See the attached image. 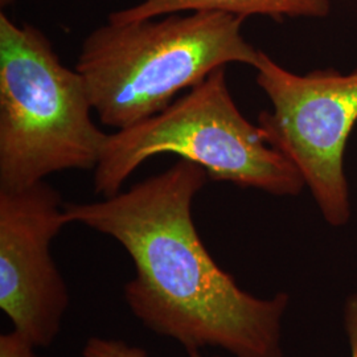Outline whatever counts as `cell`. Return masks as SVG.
<instances>
[{"instance_id":"cell-1","label":"cell","mask_w":357,"mask_h":357,"mask_svg":"<svg viewBox=\"0 0 357 357\" xmlns=\"http://www.w3.org/2000/svg\"><path fill=\"white\" fill-rule=\"evenodd\" d=\"M208 178L203 167L180 159L101 202L65 204V220L125 248L135 266L125 301L150 331L176 340L188 354L211 347L234 357H283L289 294L258 298L243 290L195 227L192 203Z\"/></svg>"},{"instance_id":"cell-2","label":"cell","mask_w":357,"mask_h":357,"mask_svg":"<svg viewBox=\"0 0 357 357\" xmlns=\"http://www.w3.org/2000/svg\"><path fill=\"white\" fill-rule=\"evenodd\" d=\"M243 17L195 11L98 26L77 60L93 110L105 126L128 128L160 113L231 63L255 66L259 50L243 35Z\"/></svg>"},{"instance_id":"cell-3","label":"cell","mask_w":357,"mask_h":357,"mask_svg":"<svg viewBox=\"0 0 357 357\" xmlns=\"http://www.w3.org/2000/svg\"><path fill=\"white\" fill-rule=\"evenodd\" d=\"M82 76L50 38L0 13V190L66 169H96L107 134L91 119Z\"/></svg>"},{"instance_id":"cell-4","label":"cell","mask_w":357,"mask_h":357,"mask_svg":"<svg viewBox=\"0 0 357 357\" xmlns=\"http://www.w3.org/2000/svg\"><path fill=\"white\" fill-rule=\"evenodd\" d=\"M162 153L203 167L212 180L273 196L294 197L306 188L296 167L268 144L261 128L234 103L225 66L160 113L107 134L94 190L102 197L114 196L138 167Z\"/></svg>"},{"instance_id":"cell-5","label":"cell","mask_w":357,"mask_h":357,"mask_svg":"<svg viewBox=\"0 0 357 357\" xmlns=\"http://www.w3.org/2000/svg\"><path fill=\"white\" fill-rule=\"evenodd\" d=\"M253 68L271 103L258 116L266 141L296 167L324 221L344 227L352 213L344 158L357 123V68L298 75L264 51Z\"/></svg>"},{"instance_id":"cell-6","label":"cell","mask_w":357,"mask_h":357,"mask_svg":"<svg viewBox=\"0 0 357 357\" xmlns=\"http://www.w3.org/2000/svg\"><path fill=\"white\" fill-rule=\"evenodd\" d=\"M64 205L45 181L0 190V308L36 348L54 342L70 303L51 253L68 224Z\"/></svg>"},{"instance_id":"cell-7","label":"cell","mask_w":357,"mask_h":357,"mask_svg":"<svg viewBox=\"0 0 357 357\" xmlns=\"http://www.w3.org/2000/svg\"><path fill=\"white\" fill-rule=\"evenodd\" d=\"M330 10V0H143L137 6L110 13L107 22L128 23L195 11L230 13L243 19L268 16L282 22L284 17L320 19L328 16Z\"/></svg>"},{"instance_id":"cell-8","label":"cell","mask_w":357,"mask_h":357,"mask_svg":"<svg viewBox=\"0 0 357 357\" xmlns=\"http://www.w3.org/2000/svg\"><path fill=\"white\" fill-rule=\"evenodd\" d=\"M84 357H149L139 347L130 345L123 340L89 337L82 351Z\"/></svg>"},{"instance_id":"cell-9","label":"cell","mask_w":357,"mask_h":357,"mask_svg":"<svg viewBox=\"0 0 357 357\" xmlns=\"http://www.w3.org/2000/svg\"><path fill=\"white\" fill-rule=\"evenodd\" d=\"M0 357H41L26 336L13 330L0 336Z\"/></svg>"},{"instance_id":"cell-10","label":"cell","mask_w":357,"mask_h":357,"mask_svg":"<svg viewBox=\"0 0 357 357\" xmlns=\"http://www.w3.org/2000/svg\"><path fill=\"white\" fill-rule=\"evenodd\" d=\"M344 330L347 332L351 357H357V293L351 294L344 305Z\"/></svg>"},{"instance_id":"cell-11","label":"cell","mask_w":357,"mask_h":357,"mask_svg":"<svg viewBox=\"0 0 357 357\" xmlns=\"http://www.w3.org/2000/svg\"><path fill=\"white\" fill-rule=\"evenodd\" d=\"M13 3H15V0H0V7L1 8H8V7H11Z\"/></svg>"},{"instance_id":"cell-12","label":"cell","mask_w":357,"mask_h":357,"mask_svg":"<svg viewBox=\"0 0 357 357\" xmlns=\"http://www.w3.org/2000/svg\"><path fill=\"white\" fill-rule=\"evenodd\" d=\"M190 357H203V355L200 352H192L190 354Z\"/></svg>"}]
</instances>
